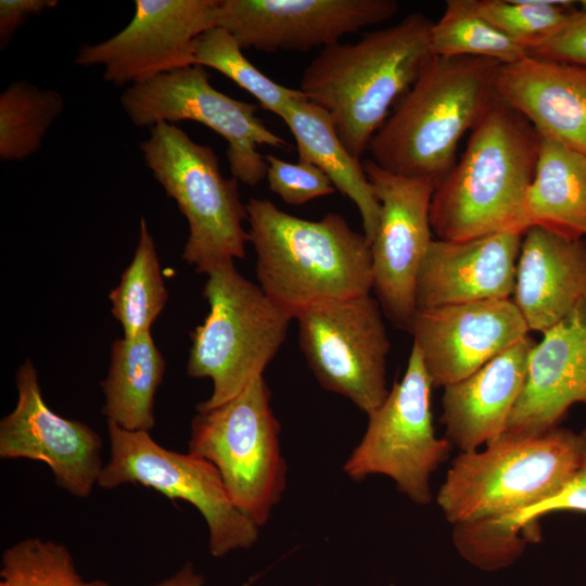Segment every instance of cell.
<instances>
[{"mask_svg": "<svg viewBox=\"0 0 586 586\" xmlns=\"http://www.w3.org/2000/svg\"><path fill=\"white\" fill-rule=\"evenodd\" d=\"M581 454L577 469L568 485L556 496L510 517L493 519L496 523L520 534L543 515L574 511L586 513V428L579 432Z\"/></svg>", "mask_w": 586, "mask_h": 586, "instance_id": "33", "label": "cell"}, {"mask_svg": "<svg viewBox=\"0 0 586 586\" xmlns=\"http://www.w3.org/2000/svg\"><path fill=\"white\" fill-rule=\"evenodd\" d=\"M500 63L473 56H433L369 151L382 169L435 187L454 167L462 136L497 98Z\"/></svg>", "mask_w": 586, "mask_h": 586, "instance_id": "4", "label": "cell"}, {"mask_svg": "<svg viewBox=\"0 0 586 586\" xmlns=\"http://www.w3.org/2000/svg\"><path fill=\"white\" fill-rule=\"evenodd\" d=\"M195 64L221 73L279 117L291 101L305 97L301 90L279 85L260 72L246 59L234 37L221 27L211 28L198 38Z\"/></svg>", "mask_w": 586, "mask_h": 586, "instance_id": "29", "label": "cell"}, {"mask_svg": "<svg viewBox=\"0 0 586 586\" xmlns=\"http://www.w3.org/2000/svg\"><path fill=\"white\" fill-rule=\"evenodd\" d=\"M203 296L209 311L191 333L187 373L208 378L211 396L196 410L219 406L263 372L283 344L291 315L228 263L207 273Z\"/></svg>", "mask_w": 586, "mask_h": 586, "instance_id": "6", "label": "cell"}, {"mask_svg": "<svg viewBox=\"0 0 586 586\" xmlns=\"http://www.w3.org/2000/svg\"><path fill=\"white\" fill-rule=\"evenodd\" d=\"M431 49L434 56L484 58L500 64L528 55L527 49L479 13L475 0L446 1L443 15L433 22Z\"/></svg>", "mask_w": 586, "mask_h": 586, "instance_id": "28", "label": "cell"}, {"mask_svg": "<svg viewBox=\"0 0 586 586\" xmlns=\"http://www.w3.org/2000/svg\"><path fill=\"white\" fill-rule=\"evenodd\" d=\"M111 454L98 485L112 489L140 484L167 498L184 500L204 518L214 557L250 548L258 526L231 500L214 464L191 453L181 454L156 443L148 431H129L107 421Z\"/></svg>", "mask_w": 586, "mask_h": 586, "instance_id": "9", "label": "cell"}, {"mask_svg": "<svg viewBox=\"0 0 586 586\" xmlns=\"http://www.w3.org/2000/svg\"><path fill=\"white\" fill-rule=\"evenodd\" d=\"M245 205L259 286L293 319L315 305L370 294L371 243L342 215L308 220L267 199Z\"/></svg>", "mask_w": 586, "mask_h": 586, "instance_id": "3", "label": "cell"}, {"mask_svg": "<svg viewBox=\"0 0 586 586\" xmlns=\"http://www.w3.org/2000/svg\"><path fill=\"white\" fill-rule=\"evenodd\" d=\"M219 0H136L133 16L116 35L81 46L75 64L101 66L105 81L132 86L195 64V44L216 27Z\"/></svg>", "mask_w": 586, "mask_h": 586, "instance_id": "13", "label": "cell"}, {"mask_svg": "<svg viewBox=\"0 0 586 586\" xmlns=\"http://www.w3.org/2000/svg\"><path fill=\"white\" fill-rule=\"evenodd\" d=\"M539 133V132H538ZM527 228L586 238V154L539 133L535 175L524 203Z\"/></svg>", "mask_w": 586, "mask_h": 586, "instance_id": "24", "label": "cell"}, {"mask_svg": "<svg viewBox=\"0 0 586 586\" xmlns=\"http://www.w3.org/2000/svg\"><path fill=\"white\" fill-rule=\"evenodd\" d=\"M58 0H1L0 42L5 47L14 33L30 17L58 5Z\"/></svg>", "mask_w": 586, "mask_h": 586, "instance_id": "35", "label": "cell"}, {"mask_svg": "<svg viewBox=\"0 0 586 586\" xmlns=\"http://www.w3.org/2000/svg\"><path fill=\"white\" fill-rule=\"evenodd\" d=\"M479 13L518 44L536 48L553 36L575 10L566 2L475 0Z\"/></svg>", "mask_w": 586, "mask_h": 586, "instance_id": "31", "label": "cell"}, {"mask_svg": "<svg viewBox=\"0 0 586 586\" xmlns=\"http://www.w3.org/2000/svg\"><path fill=\"white\" fill-rule=\"evenodd\" d=\"M204 578L196 573L191 563H186L174 575L151 586H202Z\"/></svg>", "mask_w": 586, "mask_h": 586, "instance_id": "36", "label": "cell"}, {"mask_svg": "<svg viewBox=\"0 0 586 586\" xmlns=\"http://www.w3.org/2000/svg\"><path fill=\"white\" fill-rule=\"evenodd\" d=\"M485 446L460 453L438 489L437 505L454 525L510 517L559 494L577 469L581 435L561 426L504 432Z\"/></svg>", "mask_w": 586, "mask_h": 586, "instance_id": "5", "label": "cell"}, {"mask_svg": "<svg viewBox=\"0 0 586 586\" xmlns=\"http://www.w3.org/2000/svg\"><path fill=\"white\" fill-rule=\"evenodd\" d=\"M165 366L151 332L114 341L107 375L100 383L105 397L102 413L107 421L129 431L150 432Z\"/></svg>", "mask_w": 586, "mask_h": 586, "instance_id": "25", "label": "cell"}, {"mask_svg": "<svg viewBox=\"0 0 586 586\" xmlns=\"http://www.w3.org/2000/svg\"><path fill=\"white\" fill-rule=\"evenodd\" d=\"M15 383L16 406L0 421V458L42 461L58 486L79 498L89 496L104 467L101 436L50 409L30 359L17 369Z\"/></svg>", "mask_w": 586, "mask_h": 586, "instance_id": "16", "label": "cell"}, {"mask_svg": "<svg viewBox=\"0 0 586 586\" xmlns=\"http://www.w3.org/2000/svg\"><path fill=\"white\" fill-rule=\"evenodd\" d=\"M523 233L466 241L433 239L417 281V309L511 298Z\"/></svg>", "mask_w": 586, "mask_h": 586, "instance_id": "19", "label": "cell"}, {"mask_svg": "<svg viewBox=\"0 0 586 586\" xmlns=\"http://www.w3.org/2000/svg\"><path fill=\"white\" fill-rule=\"evenodd\" d=\"M409 332L433 387L469 377L528 335L511 298L418 308Z\"/></svg>", "mask_w": 586, "mask_h": 586, "instance_id": "17", "label": "cell"}, {"mask_svg": "<svg viewBox=\"0 0 586 586\" xmlns=\"http://www.w3.org/2000/svg\"><path fill=\"white\" fill-rule=\"evenodd\" d=\"M64 110V99L53 89L14 80L0 94V160L22 161L36 153Z\"/></svg>", "mask_w": 586, "mask_h": 586, "instance_id": "27", "label": "cell"}, {"mask_svg": "<svg viewBox=\"0 0 586 586\" xmlns=\"http://www.w3.org/2000/svg\"><path fill=\"white\" fill-rule=\"evenodd\" d=\"M362 166L381 205L371 242L372 290L388 319L409 331L417 311L418 275L433 240L430 205L436 187L388 173L372 160Z\"/></svg>", "mask_w": 586, "mask_h": 586, "instance_id": "14", "label": "cell"}, {"mask_svg": "<svg viewBox=\"0 0 586 586\" xmlns=\"http://www.w3.org/2000/svg\"><path fill=\"white\" fill-rule=\"evenodd\" d=\"M279 432L264 375L230 400L196 410L191 421L189 453L216 467L233 504L258 527L285 487Z\"/></svg>", "mask_w": 586, "mask_h": 586, "instance_id": "8", "label": "cell"}, {"mask_svg": "<svg viewBox=\"0 0 586 586\" xmlns=\"http://www.w3.org/2000/svg\"><path fill=\"white\" fill-rule=\"evenodd\" d=\"M497 95L540 133L586 154V66L534 55L501 64Z\"/></svg>", "mask_w": 586, "mask_h": 586, "instance_id": "20", "label": "cell"}, {"mask_svg": "<svg viewBox=\"0 0 586 586\" xmlns=\"http://www.w3.org/2000/svg\"><path fill=\"white\" fill-rule=\"evenodd\" d=\"M538 149V131L497 95L472 128L460 161L434 190L430 222L437 239L524 233V203Z\"/></svg>", "mask_w": 586, "mask_h": 586, "instance_id": "2", "label": "cell"}, {"mask_svg": "<svg viewBox=\"0 0 586 586\" xmlns=\"http://www.w3.org/2000/svg\"><path fill=\"white\" fill-rule=\"evenodd\" d=\"M295 319L300 347L320 385L367 416L386 399L390 340L370 294L311 306Z\"/></svg>", "mask_w": 586, "mask_h": 586, "instance_id": "12", "label": "cell"}, {"mask_svg": "<svg viewBox=\"0 0 586 586\" xmlns=\"http://www.w3.org/2000/svg\"><path fill=\"white\" fill-rule=\"evenodd\" d=\"M280 118L295 139L298 161L318 167L335 190L356 205L364 233L371 243L379 227L381 205L362 162L346 150L328 112L303 97L291 101Z\"/></svg>", "mask_w": 586, "mask_h": 586, "instance_id": "23", "label": "cell"}, {"mask_svg": "<svg viewBox=\"0 0 586 586\" xmlns=\"http://www.w3.org/2000/svg\"><path fill=\"white\" fill-rule=\"evenodd\" d=\"M432 387L412 345L404 377L368 416L366 432L344 464L349 477L383 474L415 504L431 501V474L447 459L451 445L435 435L430 407Z\"/></svg>", "mask_w": 586, "mask_h": 586, "instance_id": "11", "label": "cell"}, {"mask_svg": "<svg viewBox=\"0 0 586 586\" xmlns=\"http://www.w3.org/2000/svg\"><path fill=\"white\" fill-rule=\"evenodd\" d=\"M575 404L586 407V297L535 342L505 432L543 434L559 426Z\"/></svg>", "mask_w": 586, "mask_h": 586, "instance_id": "18", "label": "cell"}, {"mask_svg": "<svg viewBox=\"0 0 586 586\" xmlns=\"http://www.w3.org/2000/svg\"><path fill=\"white\" fill-rule=\"evenodd\" d=\"M586 297V242L533 226L522 237L513 303L530 331L544 333Z\"/></svg>", "mask_w": 586, "mask_h": 586, "instance_id": "22", "label": "cell"}, {"mask_svg": "<svg viewBox=\"0 0 586 586\" xmlns=\"http://www.w3.org/2000/svg\"><path fill=\"white\" fill-rule=\"evenodd\" d=\"M398 8L395 0H219L216 27L242 50L305 52L387 21Z\"/></svg>", "mask_w": 586, "mask_h": 586, "instance_id": "15", "label": "cell"}, {"mask_svg": "<svg viewBox=\"0 0 586 586\" xmlns=\"http://www.w3.org/2000/svg\"><path fill=\"white\" fill-rule=\"evenodd\" d=\"M528 54L586 66V2L574 10L566 23Z\"/></svg>", "mask_w": 586, "mask_h": 586, "instance_id": "34", "label": "cell"}, {"mask_svg": "<svg viewBox=\"0 0 586 586\" xmlns=\"http://www.w3.org/2000/svg\"><path fill=\"white\" fill-rule=\"evenodd\" d=\"M534 344L527 335L469 377L443 387L441 422L446 440L460 453L477 450L507 430Z\"/></svg>", "mask_w": 586, "mask_h": 586, "instance_id": "21", "label": "cell"}, {"mask_svg": "<svg viewBox=\"0 0 586 586\" xmlns=\"http://www.w3.org/2000/svg\"><path fill=\"white\" fill-rule=\"evenodd\" d=\"M0 577V586H111L102 579L85 581L64 545L37 537L5 549Z\"/></svg>", "mask_w": 586, "mask_h": 586, "instance_id": "30", "label": "cell"}, {"mask_svg": "<svg viewBox=\"0 0 586 586\" xmlns=\"http://www.w3.org/2000/svg\"><path fill=\"white\" fill-rule=\"evenodd\" d=\"M265 158L270 190L290 205H303L335 191L328 176L313 164L289 163L271 154Z\"/></svg>", "mask_w": 586, "mask_h": 586, "instance_id": "32", "label": "cell"}, {"mask_svg": "<svg viewBox=\"0 0 586 586\" xmlns=\"http://www.w3.org/2000/svg\"><path fill=\"white\" fill-rule=\"evenodd\" d=\"M139 143L144 164L188 222L182 258L196 272L243 258L249 233L239 181L225 177L215 151L175 124L160 123Z\"/></svg>", "mask_w": 586, "mask_h": 586, "instance_id": "7", "label": "cell"}, {"mask_svg": "<svg viewBox=\"0 0 586 586\" xmlns=\"http://www.w3.org/2000/svg\"><path fill=\"white\" fill-rule=\"evenodd\" d=\"M136 127L149 129L160 123L193 120L211 128L227 141L232 177L255 187L266 179L267 162L258 146H288L256 115L257 106L215 89L205 67L192 65L132 85L119 98Z\"/></svg>", "mask_w": 586, "mask_h": 586, "instance_id": "10", "label": "cell"}, {"mask_svg": "<svg viewBox=\"0 0 586 586\" xmlns=\"http://www.w3.org/2000/svg\"><path fill=\"white\" fill-rule=\"evenodd\" d=\"M112 315L125 337L151 332L168 300L156 245L144 217L139 224L138 243L119 283L109 294Z\"/></svg>", "mask_w": 586, "mask_h": 586, "instance_id": "26", "label": "cell"}, {"mask_svg": "<svg viewBox=\"0 0 586 586\" xmlns=\"http://www.w3.org/2000/svg\"><path fill=\"white\" fill-rule=\"evenodd\" d=\"M433 22L415 13L366 33L355 43L324 47L304 69L301 91L330 115L346 150L360 160L402 99L434 56Z\"/></svg>", "mask_w": 586, "mask_h": 586, "instance_id": "1", "label": "cell"}]
</instances>
